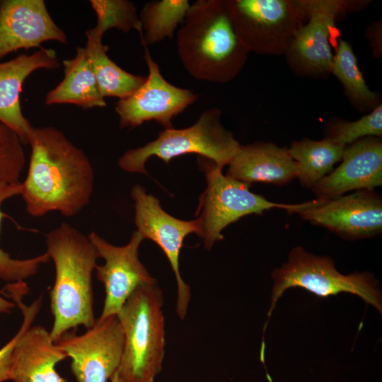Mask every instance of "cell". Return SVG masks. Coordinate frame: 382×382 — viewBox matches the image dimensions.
I'll return each instance as SVG.
<instances>
[{
    "mask_svg": "<svg viewBox=\"0 0 382 382\" xmlns=\"http://www.w3.org/2000/svg\"><path fill=\"white\" fill-rule=\"evenodd\" d=\"M31 152L21 193L28 214L80 213L90 202L95 175L86 154L54 127H33Z\"/></svg>",
    "mask_w": 382,
    "mask_h": 382,
    "instance_id": "cell-1",
    "label": "cell"
},
{
    "mask_svg": "<svg viewBox=\"0 0 382 382\" xmlns=\"http://www.w3.org/2000/svg\"><path fill=\"white\" fill-rule=\"evenodd\" d=\"M45 243V253L55 268L50 334L56 342L72 329L81 325L88 329L96 324L92 277L100 257L88 236L68 223L50 231Z\"/></svg>",
    "mask_w": 382,
    "mask_h": 382,
    "instance_id": "cell-2",
    "label": "cell"
},
{
    "mask_svg": "<svg viewBox=\"0 0 382 382\" xmlns=\"http://www.w3.org/2000/svg\"><path fill=\"white\" fill-rule=\"evenodd\" d=\"M177 47L192 76L219 83L233 81L250 53L233 27L226 0L192 3L178 31Z\"/></svg>",
    "mask_w": 382,
    "mask_h": 382,
    "instance_id": "cell-3",
    "label": "cell"
},
{
    "mask_svg": "<svg viewBox=\"0 0 382 382\" xmlns=\"http://www.w3.org/2000/svg\"><path fill=\"white\" fill-rule=\"evenodd\" d=\"M163 291L157 283L144 284L117 314L124 335L118 372L124 382H154L165 355Z\"/></svg>",
    "mask_w": 382,
    "mask_h": 382,
    "instance_id": "cell-4",
    "label": "cell"
},
{
    "mask_svg": "<svg viewBox=\"0 0 382 382\" xmlns=\"http://www.w3.org/2000/svg\"><path fill=\"white\" fill-rule=\"evenodd\" d=\"M221 115L219 108H212L204 110L189 127L164 129L156 139L125 152L118 160L120 168L130 173L148 174L145 164L152 156L168 163L173 158L196 154L223 169L231 163L241 144L224 127Z\"/></svg>",
    "mask_w": 382,
    "mask_h": 382,
    "instance_id": "cell-5",
    "label": "cell"
},
{
    "mask_svg": "<svg viewBox=\"0 0 382 382\" xmlns=\"http://www.w3.org/2000/svg\"><path fill=\"white\" fill-rule=\"evenodd\" d=\"M272 278L274 284L268 320L284 291L296 287L320 297L342 292L354 294L382 313L381 292L373 274L367 272L342 274L337 270L330 257L314 255L301 246L295 247L290 251L288 261L274 270Z\"/></svg>",
    "mask_w": 382,
    "mask_h": 382,
    "instance_id": "cell-6",
    "label": "cell"
},
{
    "mask_svg": "<svg viewBox=\"0 0 382 382\" xmlns=\"http://www.w3.org/2000/svg\"><path fill=\"white\" fill-rule=\"evenodd\" d=\"M233 27L249 52L284 55L306 21L299 0H226Z\"/></svg>",
    "mask_w": 382,
    "mask_h": 382,
    "instance_id": "cell-7",
    "label": "cell"
},
{
    "mask_svg": "<svg viewBox=\"0 0 382 382\" xmlns=\"http://www.w3.org/2000/svg\"><path fill=\"white\" fill-rule=\"evenodd\" d=\"M207 187L199 198L197 218L200 222L199 236L204 247L210 249L222 238L221 231L227 226L249 214H260L265 210L277 208L296 214L306 202L275 203L249 190L247 183L222 173L213 162L203 163Z\"/></svg>",
    "mask_w": 382,
    "mask_h": 382,
    "instance_id": "cell-8",
    "label": "cell"
},
{
    "mask_svg": "<svg viewBox=\"0 0 382 382\" xmlns=\"http://www.w3.org/2000/svg\"><path fill=\"white\" fill-rule=\"evenodd\" d=\"M306 22L296 33L284 56L290 69L301 77H329L333 57L332 38L340 17L360 3L345 0H299Z\"/></svg>",
    "mask_w": 382,
    "mask_h": 382,
    "instance_id": "cell-9",
    "label": "cell"
},
{
    "mask_svg": "<svg viewBox=\"0 0 382 382\" xmlns=\"http://www.w3.org/2000/svg\"><path fill=\"white\" fill-rule=\"evenodd\" d=\"M56 343L71 359L76 382H107L120 366L124 335L115 315L98 319L82 335L69 331Z\"/></svg>",
    "mask_w": 382,
    "mask_h": 382,
    "instance_id": "cell-10",
    "label": "cell"
},
{
    "mask_svg": "<svg viewBox=\"0 0 382 382\" xmlns=\"http://www.w3.org/2000/svg\"><path fill=\"white\" fill-rule=\"evenodd\" d=\"M131 195L134 202L137 231L144 239L155 242L170 262L177 284L176 313L183 320L187 313L191 289L182 278L179 256L185 238L192 233L199 236V220L184 221L173 217L161 208L156 197L147 194L140 185L133 187Z\"/></svg>",
    "mask_w": 382,
    "mask_h": 382,
    "instance_id": "cell-11",
    "label": "cell"
},
{
    "mask_svg": "<svg viewBox=\"0 0 382 382\" xmlns=\"http://www.w3.org/2000/svg\"><path fill=\"white\" fill-rule=\"evenodd\" d=\"M141 44L149 74L139 88L115 103L120 127L135 128L145 122L154 120L165 129L172 128L171 120L197 100L199 96L166 81L153 60L147 45Z\"/></svg>",
    "mask_w": 382,
    "mask_h": 382,
    "instance_id": "cell-12",
    "label": "cell"
},
{
    "mask_svg": "<svg viewBox=\"0 0 382 382\" xmlns=\"http://www.w3.org/2000/svg\"><path fill=\"white\" fill-rule=\"evenodd\" d=\"M104 263L96 267L97 279L103 284L105 299L98 320L117 315L122 307L141 285L157 281L148 272L139 257V249L144 240L134 231L125 245H114L96 232L88 235Z\"/></svg>",
    "mask_w": 382,
    "mask_h": 382,
    "instance_id": "cell-13",
    "label": "cell"
},
{
    "mask_svg": "<svg viewBox=\"0 0 382 382\" xmlns=\"http://www.w3.org/2000/svg\"><path fill=\"white\" fill-rule=\"evenodd\" d=\"M296 214L349 240L374 237L382 231V197L374 190L306 202Z\"/></svg>",
    "mask_w": 382,
    "mask_h": 382,
    "instance_id": "cell-14",
    "label": "cell"
},
{
    "mask_svg": "<svg viewBox=\"0 0 382 382\" xmlns=\"http://www.w3.org/2000/svg\"><path fill=\"white\" fill-rule=\"evenodd\" d=\"M50 40L66 44L67 37L43 0L0 1V60L11 52L40 47Z\"/></svg>",
    "mask_w": 382,
    "mask_h": 382,
    "instance_id": "cell-15",
    "label": "cell"
},
{
    "mask_svg": "<svg viewBox=\"0 0 382 382\" xmlns=\"http://www.w3.org/2000/svg\"><path fill=\"white\" fill-rule=\"evenodd\" d=\"M381 185V137H366L346 146L340 165L311 190L318 199L325 200Z\"/></svg>",
    "mask_w": 382,
    "mask_h": 382,
    "instance_id": "cell-16",
    "label": "cell"
},
{
    "mask_svg": "<svg viewBox=\"0 0 382 382\" xmlns=\"http://www.w3.org/2000/svg\"><path fill=\"white\" fill-rule=\"evenodd\" d=\"M59 66L55 51L41 47L31 54H22L0 62V122L12 129L23 145L28 144L33 127L21 111L20 94L23 83L38 69H55Z\"/></svg>",
    "mask_w": 382,
    "mask_h": 382,
    "instance_id": "cell-17",
    "label": "cell"
},
{
    "mask_svg": "<svg viewBox=\"0 0 382 382\" xmlns=\"http://www.w3.org/2000/svg\"><path fill=\"white\" fill-rule=\"evenodd\" d=\"M66 353L41 325L25 329L11 354L10 381L13 382H67L56 370Z\"/></svg>",
    "mask_w": 382,
    "mask_h": 382,
    "instance_id": "cell-18",
    "label": "cell"
},
{
    "mask_svg": "<svg viewBox=\"0 0 382 382\" xmlns=\"http://www.w3.org/2000/svg\"><path fill=\"white\" fill-rule=\"evenodd\" d=\"M226 175L248 185L262 182L281 186L297 178L298 166L287 148L257 141L241 145Z\"/></svg>",
    "mask_w": 382,
    "mask_h": 382,
    "instance_id": "cell-19",
    "label": "cell"
},
{
    "mask_svg": "<svg viewBox=\"0 0 382 382\" xmlns=\"http://www.w3.org/2000/svg\"><path fill=\"white\" fill-rule=\"evenodd\" d=\"M64 79L45 96V104H73L83 109L106 106L99 91L86 47H78L76 55L62 61Z\"/></svg>",
    "mask_w": 382,
    "mask_h": 382,
    "instance_id": "cell-20",
    "label": "cell"
},
{
    "mask_svg": "<svg viewBox=\"0 0 382 382\" xmlns=\"http://www.w3.org/2000/svg\"><path fill=\"white\" fill-rule=\"evenodd\" d=\"M345 148L327 137L320 140L307 137L294 140L288 151L297 163L300 183L306 188H313L332 170L336 163L341 161Z\"/></svg>",
    "mask_w": 382,
    "mask_h": 382,
    "instance_id": "cell-21",
    "label": "cell"
},
{
    "mask_svg": "<svg viewBox=\"0 0 382 382\" xmlns=\"http://www.w3.org/2000/svg\"><path fill=\"white\" fill-rule=\"evenodd\" d=\"M330 73L341 83L345 96L357 111L368 113L381 103L379 94L367 85L354 50L347 40H338Z\"/></svg>",
    "mask_w": 382,
    "mask_h": 382,
    "instance_id": "cell-22",
    "label": "cell"
},
{
    "mask_svg": "<svg viewBox=\"0 0 382 382\" xmlns=\"http://www.w3.org/2000/svg\"><path fill=\"white\" fill-rule=\"evenodd\" d=\"M86 48L88 52L99 91L103 98L122 99L133 93L144 82L146 77L130 74L116 64L107 54L108 47L102 38L86 30Z\"/></svg>",
    "mask_w": 382,
    "mask_h": 382,
    "instance_id": "cell-23",
    "label": "cell"
},
{
    "mask_svg": "<svg viewBox=\"0 0 382 382\" xmlns=\"http://www.w3.org/2000/svg\"><path fill=\"white\" fill-rule=\"evenodd\" d=\"M190 5L187 0H158L146 3L139 16L145 33L144 35L140 34L141 42L151 45L173 37Z\"/></svg>",
    "mask_w": 382,
    "mask_h": 382,
    "instance_id": "cell-24",
    "label": "cell"
},
{
    "mask_svg": "<svg viewBox=\"0 0 382 382\" xmlns=\"http://www.w3.org/2000/svg\"><path fill=\"white\" fill-rule=\"evenodd\" d=\"M90 4L96 17V25L89 29L95 35L103 38L106 31L117 28L127 33L136 29L143 33L142 27L134 4L127 0H91Z\"/></svg>",
    "mask_w": 382,
    "mask_h": 382,
    "instance_id": "cell-25",
    "label": "cell"
},
{
    "mask_svg": "<svg viewBox=\"0 0 382 382\" xmlns=\"http://www.w3.org/2000/svg\"><path fill=\"white\" fill-rule=\"evenodd\" d=\"M324 132L325 137L345 146L366 137H381L382 104L355 121L332 118Z\"/></svg>",
    "mask_w": 382,
    "mask_h": 382,
    "instance_id": "cell-26",
    "label": "cell"
},
{
    "mask_svg": "<svg viewBox=\"0 0 382 382\" xmlns=\"http://www.w3.org/2000/svg\"><path fill=\"white\" fill-rule=\"evenodd\" d=\"M21 183L0 188V227L4 216L1 207L5 200L20 195ZM50 260L46 253L28 259H15L0 247V279L8 284L25 282L37 274L41 265Z\"/></svg>",
    "mask_w": 382,
    "mask_h": 382,
    "instance_id": "cell-27",
    "label": "cell"
},
{
    "mask_svg": "<svg viewBox=\"0 0 382 382\" xmlns=\"http://www.w3.org/2000/svg\"><path fill=\"white\" fill-rule=\"evenodd\" d=\"M18 135L0 122V188L19 185L25 155Z\"/></svg>",
    "mask_w": 382,
    "mask_h": 382,
    "instance_id": "cell-28",
    "label": "cell"
},
{
    "mask_svg": "<svg viewBox=\"0 0 382 382\" xmlns=\"http://www.w3.org/2000/svg\"><path fill=\"white\" fill-rule=\"evenodd\" d=\"M28 291L25 286L20 284L11 286L7 289V296L22 312L23 321L16 334L0 349V382L10 381V364L13 347L23 331L32 325L42 306V296L29 306L23 302V297Z\"/></svg>",
    "mask_w": 382,
    "mask_h": 382,
    "instance_id": "cell-29",
    "label": "cell"
},
{
    "mask_svg": "<svg viewBox=\"0 0 382 382\" xmlns=\"http://www.w3.org/2000/svg\"><path fill=\"white\" fill-rule=\"evenodd\" d=\"M366 37L370 42L373 54L376 57L381 54V21H378L370 25L366 30Z\"/></svg>",
    "mask_w": 382,
    "mask_h": 382,
    "instance_id": "cell-30",
    "label": "cell"
},
{
    "mask_svg": "<svg viewBox=\"0 0 382 382\" xmlns=\"http://www.w3.org/2000/svg\"><path fill=\"white\" fill-rule=\"evenodd\" d=\"M4 296L3 290H0V313H9L16 306L12 301Z\"/></svg>",
    "mask_w": 382,
    "mask_h": 382,
    "instance_id": "cell-31",
    "label": "cell"
},
{
    "mask_svg": "<svg viewBox=\"0 0 382 382\" xmlns=\"http://www.w3.org/2000/svg\"><path fill=\"white\" fill-rule=\"evenodd\" d=\"M111 382H124L122 377L120 376L118 369L117 371L110 378Z\"/></svg>",
    "mask_w": 382,
    "mask_h": 382,
    "instance_id": "cell-32",
    "label": "cell"
}]
</instances>
